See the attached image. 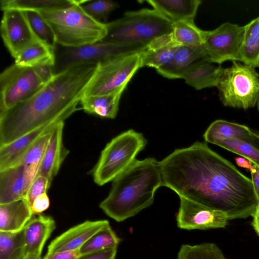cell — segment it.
<instances>
[{
	"label": "cell",
	"mask_w": 259,
	"mask_h": 259,
	"mask_svg": "<svg viewBox=\"0 0 259 259\" xmlns=\"http://www.w3.org/2000/svg\"><path fill=\"white\" fill-rule=\"evenodd\" d=\"M162 186L179 197L224 212L229 220L252 217L258 204L251 179L196 142L159 162Z\"/></svg>",
	"instance_id": "obj_1"
},
{
	"label": "cell",
	"mask_w": 259,
	"mask_h": 259,
	"mask_svg": "<svg viewBox=\"0 0 259 259\" xmlns=\"http://www.w3.org/2000/svg\"><path fill=\"white\" fill-rule=\"evenodd\" d=\"M97 66L78 64L55 73L31 98L0 112V146L48 123L65 121L80 109L77 106Z\"/></svg>",
	"instance_id": "obj_2"
},
{
	"label": "cell",
	"mask_w": 259,
	"mask_h": 259,
	"mask_svg": "<svg viewBox=\"0 0 259 259\" xmlns=\"http://www.w3.org/2000/svg\"><path fill=\"white\" fill-rule=\"evenodd\" d=\"M161 186L159 162L153 157L136 159L112 181L109 193L100 207L115 221H124L150 206Z\"/></svg>",
	"instance_id": "obj_3"
},
{
	"label": "cell",
	"mask_w": 259,
	"mask_h": 259,
	"mask_svg": "<svg viewBox=\"0 0 259 259\" xmlns=\"http://www.w3.org/2000/svg\"><path fill=\"white\" fill-rule=\"evenodd\" d=\"M89 1H76L71 5L38 12L52 29L56 45L77 47L103 40L106 23L100 22L82 8Z\"/></svg>",
	"instance_id": "obj_4"
},
{
	"label": "cell",
	"mask_w": 259,
	"mask_h": 259,
	"mask_svg": "<svg viewBox=\"0 0 259 259\" xmlns=\"http://www.w3.org/2000/svg\"><path fill=\"white\" fill-rule=\"evenodd\" d=\"M105 41L147 46L160 37L171 33L173 22L154 9L125 12L120 18L106 23Z\"/></svg>",
	"instance_id": "obj_5"
},
{
	"label": "cell",
	"mask_w": 259,
	"mask_h": 259,
	"mask_svg": "<svg viewBox=\"0 0 259 259\" xmlns=\"http://www.w3.org/2000/svg\"><path fill=\"white\" fill-rule=\"evenodd\" d=\"M142 133L131 129L113 138L102 151L92 170L95 183L103 186L113 181L136 159L147 144Z\"/></svg>",
	"instance_id": "obj_6"
},
{
	"label": "cell",
	"mask_w": 259,
	"mask_h": 259,
	"mask_svg": "<svg viewBox=\"0 0 259 259\" xmlns=\"http://www.w3.org/2000/svg\"><path fill=\"white\" fill-rule=\"evenodd\" d=\"M54 75L50 65L25 67L14 64L6 68L0 75V112L31 98Z\"/></svg>",
	"instance_id": "obj_7"
},
{
	"label": "cell",
	"mask_w": 259,
	"mask_h": 259,
	"mask_svg": "<svg viewBox=\"0 0 259 259\" xmlns=\"http://www.w3.org/2000/svg\"><path fill=\"white\" fill-rule=\"evenodd\" d=\"M255 68L239 61L224 68L217 85L219 97L227 107L247 109L259 99V74Z\"/></svg>",
	"instance_id": "obj_8"
},
{
	"label": "cell",
	"mask_w": 259,
	"mask_h": 259,
	"mask_svg": "<svg viewBox=\"0 0 259 259\" xmlns=\"http://www.w3.org/2000/svg\"><path fill=\"white\" fill-rule=\"evenodd\" d=\"M141 52L116 56L98 63L83 96L103 95L125 89L137 70L142 68Z\"/></svg>",
	"instance_id": "obj_9"
},
{
	"label": "cell",
	"mask_w": 259,
	"mask_h": 259,
	"mask_svg": "<svg viewBox=\"0 0 259 259\" xmlns=\"http://www.w3.org/2000/svg\"><path fill=\"white\" fill-rule=\"evenodd\" d=\"M147 46L142 45H126L102 40L77 47H64L56 45L55 48L54 74L72 66L81 64L98 63L118 56L141 52Z\"/></svg>",
	"instance_id": "obj_10"
},
{
	"label": "cell",
	"mask_w": 259,
	"mask_h": 259,
	"mask_svg": "<svg viewBox=\"0 0 259 259\" xmlns=\"http://www.w3.org/2000/svg\"><path fill=\"white\" fill-rule=\"evenodd\" d=\"M244 26L226 22L206 31L203 46L209 60L219 65L227 61L240 62Z\"/></svg>",
	"instance_id": "obj_11"
},
{
	"label": "cell",
	"mask_w": 259,
	"mask_h": 259,
	"mask_svg": "<svg viewBox=\"0 0 259 259\" xmlns=\"http://www.w3.org/2000/svg\"><path fill=\"white\" fill-rule=\"evenodd\" d=\"M1 34L5 47L14 59L27 47L40 40L32 30L25 12L16 9L3 11Z\"/></svg>",
	"instance_id": "obj_12"
},
{
	"label": "cell",
	"mask_w": 259,
	"mask_h": 259,
	"mask_svg": "<svg viewBox=\"0 0 259 259\" xmlns=\"http://www.w3.org/2000/svg\"><path fill=\"white\" fill-rule=\"evenodd\" d=\"M178 227L184 230H205L225 228L229 220L224 212L179 197Z\"/></svg>",
	"instance_id": "obj_13"
},
{
	"label": "cell",
	"mask_w": 259,
	"mask_h": 259,
	"mask_svg": "<svg viewBox=\"0 0 259 259\" xmlns=\"http://www.w3.org/2000/svg\"><path fill=\"white\" fill-rule=\"evenodd\" d=\"M37 174L21 163L0 171V204L25 199Z\"/></svg>",
	"instance_id": "obj_14"
},
{
	"label": "cell",
	"mask_w": 259,
	"mask_h": 259,
	"mask_svg": "<svg viewBox=\"0 0 259 259\" xmlns=\"http://www.w3.org/2000/svg\"><path fill=\"white\" fill-rule=\"evenodd\" d=\"M110 225L107 220L85 221L74 226L53 239L47 252L79 249L95 234Z\"/></svg>",
	"instance_id": "obj_15"
},
{
	"label": "cell",
	"mask_w": 259,
	"mask_h": 259,
	"mask_svg": "<svg viewBox=\"0 0 259 259\" xmlns=\"http://www.w3.org/2000/svg\"><path fill=\"white\" fill-rule=\"evenodd\" d=\"M206 60L209 61L203 45L180 46L172 59L156 71L169 79L182 78L187 72Z\"/></svg>",
	"instance_id": "obj_16"
},
{
	"label": "cell",
	"mask_w": 259,
	"mask_h": 259,
	"mask_svg": "<svg viewBox=\"0 0 259 259\" xmlns=\"http://www.w3.org/2000/svg\"><path fill=\"white\" fill-rule=\"evenodd\" d=\"M60 122L62 121H55L48 123L8 144L0 146V171L19 164L35 142Z\"/></svg>",
	"instance_id": "obj_17"
},
{
	"label": "cell",
	"mask_w": 259,
	"mask_h": 259,
	"mask_svg": "<svg viewBox=\"0 0 259 259\" xmlns=\"http://www.w3.org/2000/svg\"><path fill=\"white\" fill-rule=\"evenodd\" d=\"M64 126V121L60 122L52 130L37 174L47 177L51 182L57 175L62 162L69 153L63 143Z\"/></svg>",
	"instance_id": "obj_18"
},
{
	"label": "cell",
	"mask_w": 259,
	"mask_h": 259,
	"mask_svg": "<svg viewBox=\"0 0 259 259\" xmlns=\"http://www.w3.org/2000/svg\"><path fill=\"white\" fill-rule=\"evenodd\" d=\"M55 228V221L51 216L34 214L23 229L27 254L41 255L46 241Z\"/></svg>",
	"instance_id": "obj_19"
},
{
	"label": "cell",
	"mask_w": 259,
	"mask_h": 259,
	"mask_svg": "<svg viewBox=\"0 0 259 259\" xmlns=\"http://www.w3.org/2000/svg\"><path fill=\"white\" fill-rule=\"evenodd\" d=\"M33 215L31 206L25 199L0 204V231H21Z\"/></svg>",
	"instance_id": "obj_20"
},
{
	"label": "cell",
	"mask_w": 259,
	"mask_h": 259,
	"mask_svg": "<svg viewBox=\"0 0 259 259\" xmlns=\"http://www.w3.org/2000/svg\"><path fill=\"white\" fill-rule=\"evenodd\" d=\"M179 47L173 41L171 34L156 39L140 53L142 67L158 69L172 59Z\"/></svg>",
	"instance_id": "obj_21"
},
{
	"label": "cell",
	"mask_w": 259,
	"mask_h": 259,
	"mask_svg": "<svg viewBox=\"0 0 259 259\" xmlns=\"http://www.w3.org/2000/svg\"><path fill=\"white\" fill-rule=\"evenodd\" d=\"M146 2L173 23L194 21L201 3L199 0H148Z\"/></svg>",
	"instance_id": "obj_22"
},
{
	"label": "cell",
	"mask_w": 259,
	"mask_h": 259,
	"mask_svg": "<svg viewBox=\"0 0 259 259\" xmlns=\"http://www.w3.org/2000/svg\"><path fill=\"white\" fill-rule=\"evenodd\" d=\"M253 133L247 126L220 119L210 124L203 138L205 142L214 145L226 139H235L252 144Z\"/></svg>",
	"instance_id": "obj_23"
},
{
	"label": "cell",
	"mask_w": 259,
	"mask_h": 259,
	"mask_svg": "<svg viewBox=\"0 0 259 259\" xmlns=\"http://www.w3.org/2000/svg\"><path fill=\"white\" fill-rule=\"evenodd\" d=\"M125 89L103 95L83 96L80 102L81 109L89 114L114 119L117 114L119 101Z\"/></svg>",
	"instance_id": "obj_24"
},
{
	"label": "cell",
	"mask_w": 259,
	"mask_h": 259,
	"mask_svg": "<svg viewBox=\"0 0 259 259\" xmlns=\"http://www.w3.org/2000/svg\"><path fill=\"white\" fill-rule=\"evenodd\" d=\"M14 64L21 67H36L50 65L54 66L55 48L38 40L23 50L15 59Z\"/></svg>",
	"instance_id": "obj_25"
},
{
	"label": "cell",
	"mask_w": 259,
	"mask_h": 259,
	"mask_svg": "<svg viewBox=\"0 0 259 259\" xmlns=\"http://www.w3.org/2000/svg\"><path fill=\"white\" fill-rule=\"evenodd\" d=\"M223 69L221 65H214L206 60L189 70L182 78L187 84L197 90L217 87Z\"/></svg>",
	"instance_id": "obj_26"
},
{
	"label": "cell",
	"mask_w": 259,
	"mask_h": 259,
	"mask_svg": "<svg viewBox=\"0 0 259 259\" xmlns=\"http://www.w3.org/2000/svg\"><path fill=\"white\" fill-rule=\"evenodd\" d=\"M244 37L240 51V62L259 67V16L244 26Z\"/></svg>",
	"instance_id": "obj_27"
},
{
	"label": "cell",
	"mask_w": 259,
	"mask_h": 259,
	"mask_svg": "<svg viewBox=\"0 0 259 259\" xmlns=\"http://www.w3.org/2000/svg\"><path fill=\"white\" fill-rule=\"evenodd\" d=\"M205 32L197 27L194 21H179L174 23L171 35L179 46L194 47L203 45Z\"/></svg>",
	"instance_id": "obj_28"
},
{
	"label": "cell",
	"mask_w": 259,
	"mask_h": 259,
	"mask_svg": "<svg viewBox=\"0 0 259 259\" xmlns=\"http://www.w3.org/2000/svg\"><path fill=\"white\" fill-rule=\"evenodd\" d=\"M26 254L23 230L17 232L0 231V259H23Z\"/></svg>",
	"instance_id": "obj_29"
},
{
	"label": "cell",
	"mask_w": 259,
	"mask_h": 259,
	"mask_svg": "<svg viewBox=\"0 0 259 259\" xmlns=\"http://www.w3.org/2000/svg\"><path fill=\"white\" fill-rule=\"evenodd\" d=\"M75 2V0H1V9L3 11L16 9L40 12L65 7Z\"/></svg>",
	"instance_id": "obj_30"
},
{
	"label": "cell",
	"mask_w": 259,
	"mask_h": 259,
	"mask_svg": "<svg viewBox=\"0 0 259 259\" xmlns=\"http://www.w3.org/2000/svg\"><path fill=\"white\" fill-rule=\"evenodd\" d=\"M121 240L109 225L95 234L81 247L79 251L81 255H84L117 247Z\"/></svg>",
	"instance_id": "obj_31"
},
{
	"label": "cell",
	"mask_w": 259,
	"mask_h": 259,
	"mask_svg": "<svg viewBox=\"0 0 259 259\" xmlns=\"http://www.w3.org/2000/svg\"><path fill=\"white\" fill-rule=\"evenodd\" d=\"M178 259H226L222 250L213 243L196 245L183 244L178 253Z\"/></svg>",
	"instance_id": "obj_32"
},
{
	"label": "cell",
	"mask_w": 259,
	"mask_h": 259,
	"mask_svg": "<svg viewBox=\"0 0 259 259\" xmlns=\"http://www.w3.org/2000/svg\"><path fill=\"white\" fill-rule=\"evenodd\" d=\"M215 145L241 156L259 167V150L252 144L235 139H226Z\"/></svg>",
	"instance_id": "obj_33"
},
{
	"label": "cell",
	"mask_w": 259,
	"mask_h": 259,
	"mask_svg": "<svg viewBox=\"0 0 259 259\" xmlns=\"http://www.w3.org/2000/svg\"><path fill=\"white\" fill-rule=\"evenodd\" d=\"M52 129L43 134L35 142L26 153L20 163L35 169L38 172Z\"/></svg>",
	"instance_id": "obj_34"
},
{
	"label": "cell",
	"mask_w": 259,
	"mask_h": 259,
	"mask_svg": "<svg viewBox=\"0 0 259 259\" xmlns=\"http://www.w3.org/2000/svg\"><path fill=\"white\" fill-rule=\"evenodd\" d=\"M32 30L38 38L48 45L55 48L56 42L49 25L38 12L24 11Z\"/></svg>",
	"instance_id": "obj_35"
},
{
	"label": "cell",
	"mask_w": 259,
	"mask_h": 259,
	"mask_svg": "<svg viewBox=\"0 0 259 259\" xmlns=\"http://www.w3.org/2000/svg\"><path fill=\"white\" fill-rule=\"evenodd\" d=\"M118 7L116 2L110 0H97L92 2L89 1L85 5H82V9L89 15L102 23Z\"/></svg>",
	"instance_id": "obj_36"
},
{
	"label": "cell",
	"mask_w": 259,
	"mask_h": 259,
	"mask_svg": "<svg viewBox=\"0 0 259 259\" xmlns=\"http://www.w3.org/2000/svg\"><path fill=\"white\" fill-rule=\"evenodd\" d=\"M51 183L52 182L47 177L42 175H37L30 185L25 198L30 206L37 196L47 192Z\"/></svg>",
	"instance_id": "obj_37"
},
{
	"label": "cell",
	"mask_w": 259,
	"mask_h": 259,
	"mask_svg": "<svg viewBox=\"0 0 259 259\" xmlns=\"http://www.w3.org/2000/svg\"><path fill=\"white\" fill-rule=\"evenodd\" d=\"M50 204V199L47 193L39 195L34 200L31 206L33 213H42L48 209Z\"/></svg>",
	"instance_id": "obj_38"
},
{
	"label": "cell",
	"mask_w": 259,
	"mask_h": 259,
	"mask_svg": "<svg viewBox=\"0 0 259 259\" xmlns=\"http://www.w3.org/2000/svg\"><path fill=\"white\" fill-rule=\"evenodd\" d=\"M82 255L79 249L47 252L43 259H78Z\"/></svg>",
	"instance_id": "obj_39"
},
{
	"label": "cell",
	"mask_w": 259,
	"mask_h": 259,
	"mask_svg": "<svg viewBox=\"0 0 259 259\" xmlns=\"http://www.w3.org/2000/svg\"><path fill=\"white\" fill-rule=\"evenodd\" d=\"M117 247L82 255L78 259H115Z\"/></svg>",
	"instance_id": "obj_40"
},
{
	"label": "cell",
	"mask_w": 259,
	"mask_h": 259,
	"mask_svg": "<svg viewBox=\"0 0 259 259\" xmlns=\"http://www.w3.org/2000/svg\"><path fill=\"white\" fill-rule=\"evenodd\" d=\"M251 181L259 202V167L253 164L250 169Z\"/></svg>",
	"instance_id": "obj_41"
},
{
	"label": "cell",
	"mask_w": 259,
	"mask_h": 259,
	"mask_svg": "<svg viewBox=\"0 0 259 259\" xmlns=\"http://www.w3.org/2000/svg\"><path fill=\"white\" fill-rule=\"evenodd\" d=\"M252 217L251 225L257 235L259 236V202Z\"/></svg>",
	"instance_id": "obj_42"
},
{
	"label": "cell",
	"mask_w": 259,
	"mask_h": 259,
	"mask_svg": "<svg viewBox=\"0 0 259 259\" xmlns=\"http://www.w3.org/2000/svg\"><path fill=\"white\" fill-rule=\"evenodd\" d=\"M237 164L241 167L246 168L250 170L253 166V163L248 159L244 157H237L235 158Z\"/></svg>",
	"instance_id": "obj_43"
},
{
	"label": "cell",
	"mask_w": 259,
	"mask_h": 259,
	"mask_svg": "<svg viewBox=\"0 0 259 259\" xmlns=\"http://www.w3.org/2000/svg\"><path fill=\"white\" fill-rule=\"evenodd\" d=\"M252 144L259 150V133L254 132Z\"/></svg>",
	"instance_id": "obj_44"
},
{
	"label": "cell",
	"mask_w": 259,
	"mask_h": 259,
	"mask_svg": "<svg viewBox=\"0 0 259 259\" xmlns=\"http://www.w3.org/2000/svg\"><path fill=\"white\" fill-rule=\"evenodd\" d=\"M23 259H41V255L27 254Z\"/></svg>",
	"instance_id": "obj_45"
},
{
	"label": "cell",
	"mask_w": 259,
	"mask_h": 259,
	"mask_svg": "<svg viewBox=\"0 0 259 259\" xmlns=\"http://www.w3.org/2000/svg\"><path fill=\"white\" fill-rule=\"evenodd\" d=\"M256 105H257V109H258V112H259V99H258V100L257 101Z\"/></svg>",
	"instance_id": "obj_46"
}]
</instances>
